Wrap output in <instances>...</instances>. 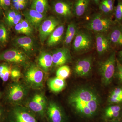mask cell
<instances>
[{"mask_svg": "<svg viewBox=\"0 0 122 122\" xmlns=\"http://www.w3.org/2000/svg\"><path fill=\"white\" fill-rule=\"evenodd\" d=\"M68 102L81 117L90 118L97 113L101 103L98 93L92 88L81 87L74 90L68 97Z\"/></svg>", "mask_w": 122, "mask_h": 122, "instance_id": "6da1fadb", "label": "cell"}, {"mask_svg": "<svg viewBox=\"0 0 122 122\" xmlns=\"http://www.w3.org/2000/svg\"><path fill=\"white\" fill-rule=\"evenodd\" d=\"M115 23L111 17L98 13L92 17L86 27L96 33L105 34L108 33Z\"/></svg>", "mask_w": 122, "mask_h": 122, "instance_id": "7a4b0ae2", "label": "cell"}, {"mask_svg": "<svg viewBox=\"0 0 122 122\" xmlns=\"http://www.w3.org/2000/svg\"><path fill=\"white\" fill-rule=\"evenodd\" d=\"M116 59V52L114 51L106 60L99 64V72L102 83L105 86L109 85L112 81L115 73Z\"/></svg>", "mask_w": 122, "mask_h": 122, "instance_id": "3957f363", "label": "cell"}, {"mask_svg": "<svg viewBox=\"0 0 122 122\" xmlns=\"http://www.w3.org/2000/svg\"><path fill=\"white\" fill-rule=\"evenodd\" d=\"M44 77L43 71L34 65L29 67L24 75V80L27 85L35 89H39L43 87Z\"/></svg>", "mask_w": 122, "mask_h": 122, "instance_id": "277c9868", "label": "cell"}, {"mask_svg": "<svg viewBox=\"0 0 122 122\" xmlns=\"http://www.w3.org/2000/svg\"><path fill=\"white\" fill-rule=\"evenodd\" d=\"M36 116L27 107L15 106L9 112V122H38Z\"/></svg>", "mask_w": 122, "mask_h": 122, "instance_id": "5b68a950", "label": "cell"}, {"mask_svg": "<svg viewBox=\"0 0 122 122\" xmlns=\"http://www.w3.org/2000/svg\"><path fill=\"white\" fill-rule=\"evenodd\" d=\"M27 90L21 83L15 82L9 86L7 89V97L9 102L18 103L21 102L27 95Z\"/></svg>", "mask_w": 122, "mask_h": 122, "instance_id": "8992f818", "label": "cell"}, {"mask_svg": "<svg viewBox=\"0 0 122 122\" xmlns=\"http://www.w3.org/2000/svg\"><path fill=\"white\" fill-rule=\"evenodd\" d=\"M0 61L24 64L28 61V58L25 53L16 49H11L5 51L0 54Z\"/></svg>", "mask_w": 122, "mask_h": 122, "instance_id": "52a82bcc", "label": "cell"}, {"mask_svg": "<svg viewBox=\"0 0 122 122\" xmlns=\"http://www.w3.org/2000/svg\"><path fill=\"white\" fill-rule=\"evenodd\" d=\"M92 37L89 34L80 31L76 33L73 43L74 49L76 52L89 50L92 45Z\"/></svg>", "mask_w": 122, "mask_h": 122, "instance_id": "ba28073f", "label": "cell"}, {"mask_svg": "<svg viewBox=\"0 0 122 122\" xmlns=\"http://www.w3.org/2000/svg\"><path fill=\"white\" fill-rule=\"evenodd\" d=\"M46 116L49 122H65V112L59 105L53 101H50L48 103Z\"/></svg>", "mask_w": 122, "mask_h": 122, "instance_id": "9c48e42d", "label": "cell"}, {"mask_svg": "<svg viewBox=\"0 0 122 122\" xmlns=\"http://www.w3.org/2000/svg\"><path fill=\"white\" fill-rule=\"evenodd\" d=\"M59 24L58 20L53 17L43 21L39 28V39L41 44H44Z\"/></svg>", "mask_w": 122, "mask_h": 122, "instance_id": "30bf717a", "label": "cell"}, {"mask_svg": "<svg viewBox=\"0 0 122 122\" xmlns=\"http://www.w3.org/2000/svg\"><path fill=\"white\" fill-rule=\"evenodd\" d=\"M107 36L112 47L122 48V24L115 21Z\"/></svg>", "mask_w": 122, "mask_h": 122, "instance_id": "8fae6325", "label": "cell"}, {"mask_svg": "<svg viewBox=\"0 0 122 122\" xmlns=\"http://www.w3.org/2000/svg\"><path fill=\"white\" fill-rule=\"evenodd\" d=\"M92 58L91 57L79 59L75 65V73L79 77H86L89 76L92 69Z\"/></svg>", "mask_w": 122, "mask_h": 122, "instance_id": "7c38bea8", "label": "cell"}, {"mask_svg": "<svg viewBox=\"0 0 122 122\" xmlns=\"http://www.w3.org/2000/svg\"><path fill=\"white\" fill-rule=\"evenodd\" d=\"M53 66L60 67L69 62L71 59L70 52L68 48H61L57 49L52 54Z\"/></svg>", "mask_w": 122, "mask_h": 122, "instance_id": "4fadbf2b", "label": "cell"}, {"mask_svg": "<svg viewBox=\"0 0 122 122\" xmlns=\"http://www.w3.org/2000/svg\"><path fill=\"white\" fill-rule=\"evenodd\" d=\"M24 15L25 20L32 27L36 29L39 28L46 16V15L39 13L36 10L31 9L24 11Z\"/></svg>", "mask_w": 122, "mask_h": 122, "instance_id": "5bb4252c", "label": "cell"}, {"mask_svg": "<svg viewBox=\"0 0 122 122\" xmlns=\"http://www.w3.org/2000/svg\"><path fill=\"white\" fill-rule=\"evenodd\" d=\"M14 43L17 46L21 48L25 53L30 54L35 48V44L33 39L29 36H22L15 38Z\"/></svg>", "mask_w": 122, "mask_h": 122, "instance_id": "9a60e30c", "label": "cell"}, {"mask_svg": "<svg viewBox=\"0 0 122 122\" xmlns=\"http://www.w3.org/2000/svg\"><path fill=\"white\" fill-rule=\"evenodd\" d=\"M95 38L96 50L99 55L104 54L111 48L107 36L105 34L96 33Z\"/></svg>", "mask_w": 122, "mask_h": 122, "instance_id": "2e32d148", "label": "cell"}, {"mask_svg": "<svg viewBox=\"0 0 122 122\" xmlns=\"http://www.w3.org/2000/svg\"><path fill=\"white\" fill-rule=\"evenodd\" d=\"M53 8L55 13L61 16L68 18L72 16V6L70 3L66 1H57L54 4Z\"/></svg>", "mask_w": 122, "mask_h": 122, "instance_id": "e0dca14e", "label": "cell"}, {"mask_svg": "<svg viewBox=\"0 0 122 122\" xmlns=\"http://www.w3.org/2000/svg\"><path fill=\"white\" fill-rule=\"evenodd\" d=\"M38 66L43 71L47 73L53 66L52 54L42 51L40 53L37 60Z\"/></svg>", "mask_w": 122, "mask_h": 122, "instance_id": "ac0fdd59", "label": "cell"}, {"mask_svg": "<svg viewBox=\"0 0 122 122\" xmlns=\"http://www.w3.org/2000/svg\"><path fill=\"white\" fill-rule=\"evenodd\" d=\"M122 114V107L119 104L111 105L106 108L104 117L108 121L119 119Z\"/></svg>", "mask_w": 122, "mask_h": 122, "instance_id": "d6986e66", "label": "cell"}, {"mask_svg": "<svg viewBox=\"0 0 122 122\" xmlns=\"http://www.w3.org/2000/svg\"><path fill=\"white\" fill-rule=\"evenodd\" d=\"M27 108L34 114L41 118H44L46 116L47 107L40 104L32 98L27 104Z\"/></svg>", "mask_w": 122, "mask_h": 122, "instance_id": "ffe728a7", "label": "cell"}, {"mask_svg": "<svg viewBox=\"0 0 122 122\" xmlns=\"http://www.w3.org/2000/svg\"><path fill=\"white\" fill-rule=\"evenodd\" d=\"M65 26L63 25H58L50 35L47 40L48 46H52L58 44L61 41L64 33Z\"/></svg>", "mask_w": 122, "mask_h": 122, "instance_id": "44dd1931", "label": "cell"}, {"mask_svg": "<svg viewBox=\"0 0 122 122\" xmlns=\"http://www.w3.org/2000/svg\"><path fill=\"white\" fill-rule=\"evenodd\" d=\"M50 89L54 93H58L65 89L66 86L65 81L57 77L51 78L48 81Z\"/></svg>", "mask_w": 122, "mask_h": 122, "instance_id": "7402d4cb", "label": "cell"}, {"mask_svg": "<svg viewBox=\"0 0 122 122\" xmlns=\"http://www.w3.org/2000/svg\"><path fill=\"white\" fill-rule=\"evenodd\" d=\"M89 0H76L74 6V13L76 16L80 17L84 15L87 10Z\"/></svg>", "mask_w": 122, "mask_h": 122, "instance_id": "603a6c76", "label": "cell"}, {"mask_svg": "<svg viewBox=\"0 0 122 122\" xmlns=\"http://www.w3.org/2000/svg\"><path fill=\"white\" fill-rule=\"evenodd\" d=\"M48 0H32L30 9L46 15L49 10Z\"/></svg>", "mask_w": 122, "mask_h": 122, "instance_id": "cb8c5ba5", "label": "cell"}, {"mask_svg": "<svg viewBox=\"0 0 122 122\" xmlns=\"http://www.w3.org/2000/svg\"><path fill=\"white\" fill-rule=\"evenodd\" d=\"M108 101L111 105L122 103V87H117L112 90L109 95Z\"/></svg>", "mask_w": 122, "mask_h": 122, "instance_id": "d4e9b609", "label": "cell"}, {"mask_svg": "<svg viewBox=\"0 0 122 122\" xmlns=\"http://www.w3.org/2000/svg\"><path fill=\"white\" fill-rule=\"evenodd\" d=\"M71 73V70L69 66L64 65L60 66L57 70L56 75L57 77L61 79L68 78Z\"/></svg>", "mask_w": 122, "mask_h": 122, "instance_id": "484cf974", "label": "cell"}, {"mask_svg": "<svg viewBox=\"0 0 122 122\" xmlns=\"http://www.w3.org/2000/svg\"><path fill=\"white\" fill-rule=\"evenodd\" d=\"M8 34L7 28L4 24L0 23V45L5 46L8 43Z\"/></svg>", "mask_w": 122, "mask_h": 122, "instance_id": "4316f807", "label": "cell"}, {"mask_svg": "<svg viewBox=\"0 0 122 122\" xmlns=\"http://www.w3.org/2000/svg\"><path fill=\"white\" fill-rule=\"evenodd\" d=\"M117 6L115 8L114 15L116 22L122 24V0H117Z\"/></svg>", "mask_w": 122, "mask_h": 122, "instance_id": "83f0119b", "label": "cell"}, {"mask_svg": "<svg viewBox=\"0 0 122 122\" xmlns=\"http://www.w3.org/2000/svg\"><path fill=\"white\" fill-rule=\"evenodd\" d=\"M20 22L22 24L25 32V34L29 36L32 35L33 32L32 27L29 22L26 20L23 19Z\"/></svg>", "mask_w": 122, "mask_h": 122, "instance_id": "f1b7e54d", "label": "cell"}, {"mask_svg": "<svg viewBox=\"0 0 122 122\" xmlns=\"http://www.w3.org/2000/svg\"><path fill=\"white\" fill-rule=\"evenodd\" d=\"M32 98L37 102L47 107L48 104L47 100L45 97L41 93L35 94L33 97Z\"/></svg>", "mask_w": 122, "mask_h": 122, "instance_id": "f546056e", "label": "cell"}, {"mask_svg": "<svg viewBox=\"0 0 122 122\" xmlns=\"http://www.w3.org/2000/svg\"><path fill=\"white\" fill-rule=\"evenodd\" d=\"M99 9L104 15L109 16L111 14L110 9L105 0H103L99 5Z\"/></svg>", "mask_w": 122, "mask_h": 122, "instance_id": "4dcf8cb0", "label": "cell"}, {"mask_svg": "<svg viewBox=\"0 0 122 122\" xmlns=\"http://www.w3.org/2000/svg\"><path fill=\"white\" fill-rule=\"evenodd\" d=\"M17 11L13 10H9L7 12L5 17V21L8 25L16 16Z\"/></svg>", "mask_w": 122, "mask_h": 122, "instance_id": "1f68e13d", "label": "cell"}, {"mask_svg": "<svg viewBox=\"0 0 122 122\" xmlns=\"http://www.w3.org/2000/svg\"><path fill=\"white\" fill-rule=\"evenodd\" d=\"M116 74L119 80L122 83V64L118 59H116Z\"/></svg>", "mask_w": 122, "mask_h": 122, "instance_id": "d6a6232c", "label": "cell"}, {"mask_svg": "<svg viewBox=\"0 0 122 122\" xmlns=\"http://www.w3.org/2000/svg\"><path fill=\"white\" fill-rule=\"evenodd\" d=\"M11 72L10 68L7 64L5 69L0 78L3 81L6 82L9 80L10 76L11 75Z\"/></svg>", "mask_w": 122, "mask_h": 122, "instance_id": "836d02e7", "label": "cell"}, {"mask_svg": "<svg viewBox=\"0 0 122 122\" xmlns=\"http://www.w3.org/2000/svg\"><path fill=\"white\" fill-rule=\"evenodd\" d=\"M66 32L69 33L74 37H75L76 32V27L75 24L71 23L68 25Z\"/></svg>", "mask_w": 122, "mask_h": 122, "instance_id": "e575fe53", "label": "cell"}, {"mask_svg": "<svg viewBox=\"0 0 122 122\" xmlns=\"http://www.w3.org/2000/svg\"><path fill=\"white\" fill-rule=\"evenodd\" d=\"M12 0H0V5L2 9L7 10L11 6Z\"/></svg>", "mask_w": 122, "mask_h": 122, "instance_id": "d590c367", "label": "cell"}, {"mask_svg": "<svg viewBox=\"0 0 122 122\" xmlns=\"http://www.w3.org/2000/svg\"><path fill=\"white\" fill-rule=\"evenodd\" d=\"M10 76L12 79H17L21 76V73L18 69L14 68L11 70Z\"/></svg>", "mask_w": 122, "mask_h": 122, "instance_id": "8d00e7d4", "label": "cell"}, {"mask_svg": "<svg viewBox=\"0 0 122 122\" xmlns=\"http://www.w3.org/2000/svg\"><path fill=\"white\" fill-rule=\"evenodd\" d=\"M12 5L14 8L16 10H22L26 7L27 3H20L17 2H13Z\"/></svg>", "mask_w": 122, "mask_h": 122, "instance_id": "74e56055", "label": "cell"}, {"mask_svg": "<svg viewBox=\"0 0 122 122\" xmlns=\"http://www.w3.org/2000/svg\"><path fill=\"white\" fill-rule=\"evenodd\" d=\"M74 37L73 36L69 33H66L65 37L64 40V43L66 45H69L71 43Z\"/></svg>", "mask_w": 122, "mask_h": 122, "instance_id": "f35d334b", "label": "cell"}, {"mask_svg": "<svg viewBox=\"0 0 122 122\" xmlns=\"http://www.w3.org/2000/svg\"><path fill=\"white\" fill-rule=\"evenodd\" d=\"M110 9L111 14H114L115 8L114 0H105Z\"/></svg>", "mask_w": 122, "mask_h": 122, "instance_id": "ab89813d", "label": "cell"}, {"mask_svg": "<svg viewBox=\"0 0 122 122\" xmlns=\"http://www.w3.org/2000/svg\"><path fill=\"white\" fill-rule=\"evenodd\" d=\"M15 29L16 32L19 34H25V32L22 27V24L20 22L16 25L15 26Z\"/></svg>", "mask_w": 122, "mask_h": 122, "instance_id": "60d3db41", "label": "cell"}, {"mask_svg": "<svg viewBox=\"0 0 122 122\" xmlns=\"http://www.w3.org/2000/svg\"><path fill=\"white\" fill-rule=\"evenodd\" d=\"M6 64H2L0 65V78L1 77L6 67Z\"/></svg>", "mask_w": 122, "mask_h": 122, "instance_id": "b9f144b4", "label": "cell"}, {"mask_svg": "<svg viewBox=\"0 0 122 122\" xmlns=\"http://www.w3.org/2000/svg\"><path fill=\"white\" fill-rule=\"evenodd\" d=\"M118 58H117L120 63L122 64V49L121 50L118 52Z\"/></svg>", "mask_w": 122, "mask_h": 122, "instance_id": "7bdbcfd3", "label": "cell"}, {"mask_svg": "<svg viewBox=\"0 0 122 122\" xmlns=\"http://www.w3.org/2000/svg\"><path fill=\"white\" fill-rule=\"evenodd\" d=\"M4 116V109L0 106V122L2 121Z\"/></svg>", "mask_w": 122, "mask_h": 122, "instance_id": "ee69618b", "label": "cell"}, {"mask_svg": "<svg viewBox=\"0 0 122 122\" xmlns=\"http://www.w3.org/2000/svg\"><path fill=\"white\" fill-rule=\"evenodd\" d=\"M13 2H17L20 3H27V0H12Z\"/></svg>", "mask_w": 122, "mask_h": 122, "instance_id": "f6af8a7d", "label": "cell"}, {"mask_svg": "<svg viewBox=\"0 0 122 122\" xmlns=\"http://www.w3.org/2000/svg\"><path fill=\"white\" fill-rule=\"evenodd\" d=\"M108 122H122L121 119H116V120L109 121Z\"/></svg>", "mask_w": 122, "mask_h": 122, "instance_id": "bcb514c9", "label": "cell"}, {"mask_svg": "<svg viewBox=\"0 0 122 122\" xmlns=\"http://www.w3.org/2000/svg\"><path fill=\"white\" fill-rule=\"evenodd\" d=\"M94 2H95L96 4H98L100 2V0H93Z\"/></svg>", "mask_w": 122, "mask_h": 122, "instance_id": "7dc6e473", "label": "cell"}, {"mask_svg": "<svg viewBox=\"0 0 122 122\" xmlns=\"http://www.w3.org/2000/svg\"><path fill=\"white\" fill-rule=\"evenodd\" d=\"M2 8L1 7L0 5V15L1 13V11H2Z\"/></svg>", "mask_w": 122, "mask_h": 122, "instance_id": "c3c4849f", "label": "cell"}, {"mask_svg": "<svg viewBox=\"0 0 122 122\" xmlns=\"http://www.w3.org/2000/svg\"><path fill=\"white\" fill-rule=\"evenodd\" d=\"M120 119H121V120H122V116H121V118H120Z\"/></svg>", "mask_w": 122, "mask_h": 122, "instance_id": "681fc988", "label": "cell"}, {"mask_svg": "<svg viewBox=\"0 0 122 122\" xmlns=\"http://www.w3.org/2000/svg\"><path fill=\"white\" fill-rule=\"evenodd\" d=\"M1 96V94L0 93V98Z\"/></svg>", "mask_w": 122, "mask_h": 122, "instance_id": "f907efd6", "label": "cell"}]
</instances>
